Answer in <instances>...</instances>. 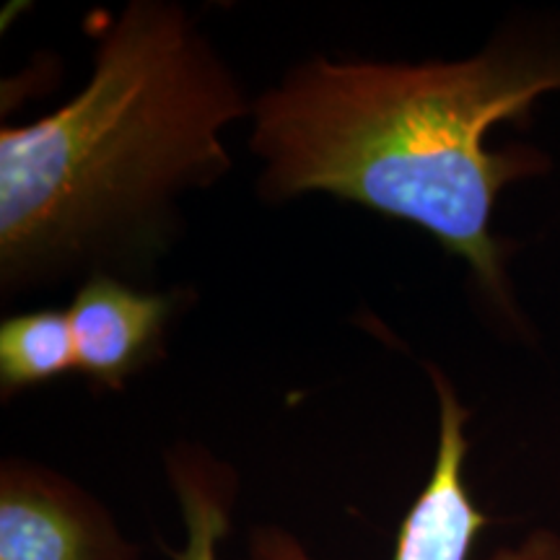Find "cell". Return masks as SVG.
<instances>
[{"mask_svg":"<svg viewBox=\"0 0 560 560\" xmlns=\"http://www.w3.org/2000/svg\"><path fill=\"white\" fill-rule=\"evenodd\" d=\"M94 39L73 100L0 132L5 291L156 249L172 200L231 164L221 130L247 100L179 5L138 0Z\"/></svg>","mask_w":560,"mask_h":560,"instance_id":"obj_1","label":"cell"},{"mask_svg":"<svg viewBox=\"0 0 560 560\" xmlns=\"http://www.w3.org/2000/svg\"><path fill=\"white\" fill-rule=\"evenodd\" d=\"M550 91H560L558 55L514 47L420 66L314 58L255 104L260 195L327 192L416 223L511 312L506 244L490 221L503 187L548 159L524 145L493 151L488 136Z\"/></svg>","mask_w":560,"mask_h":560,"instance_id":"obj_2","label":"cell"},{"mask_svg":"<svg viewBox=\"0 0 560 560\" xmlns=\"http://www.w3.org/2000/svg\"><path fill=\"white\" fill-rule=\"evenodd\" d=\"M439 395V441L429 480L397 527L392 560H470L475 540L490 520L475 503L465 480V462L470 454L467 420L470 410L459 402L457 392L429 366ZM247 560H314L293 532L276 524L252 527ZM490 560H560V535L535 529L520 545L501 548Z\"/></svg>","mask_w":560,"mask_h":560,"instance_id":"obj_3","label":"cell"},{"mask_svg":"<svg viewBox=\"0 0 560 560\" xmlns=\"http://www.w3.org/2000/svg\"><path fill=\"white\" fill-rule=\"evenodd\" d=\"M115 516L50 467L9 459L0 470V560H138Z\"/></svg>","mask_w":560,"mask_h":560,"instance_id":"obj_4","label":"cell"},{"mask_svg":"<svg viewBox=\"0 0 560 560\" xmlns=\"http://www.w3.org/2000/svg\"><path fill=\"white\" fill-rule=\"evenodd\" d=\"M177 293L132 289L94 270L70 304L79 371L94 387L120 389L136 371L159 359Z\"/></svg>","mask_w":560,"mask_h":560,"instance_id":"obj_5","label":"cell"},{"mask_svg":"<svg viewBox=\"0 0 560 560\" xmlns=\"http://www.w3.org/2000/svg\"><path fill=\"white\" fill-rule=\"evenodd\" d=\"M166 475L177 495L187 540L164 545L172 560H221V542L231 529L240 482L236 472L202 446H174L166 454Z\"/></svg>","mask_w":560,"mask_h":560,"instance_id":"obj_6","label":"cell"},{"mask_svg":"<svg viewBox=\"0 0 560 560\" xmlns=\"http://www.w3.org/2000/svg\"><path fill=\"white\" fill-rule=\"evenodd\" d=\"M79 369L68 310L13 314L0 325V387L19 395Z\"/></svg>","mask_w":560,"mask_h":560,"instance_id":"obj_7","label":"cell"}]
</instances>
